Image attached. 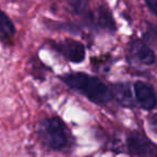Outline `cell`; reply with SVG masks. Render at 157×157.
<instances>
[{
    "label": "cell",
    "instance_id": "6",
    "mask_svg": "<svg viewBox=\"0 0 157 157\" xmlns=\"http://www.w3.org/2000/svg\"><path fill=\"white\" fill-rule=\"evenodd\" d=\"M128 56L131 61L144 66L153 65L156 60L154 51L140 39H133L130 41L128 45Z\"/></svg>",
    "mask_w": 157,
    "mask_h": 157
},
{
    "label": "cell",
    "instance_id": "3",
    "mask_svg": "<svg viewBox=\"0 0 157 157\" xmlns=\"http://www.w3.org/2000/svg\"><path fill=\"white\" fill-rule=\"evenodd\" d=\"M37 137L45 148L63 151L69 145L67 127L58 116H50L41 120L37 125Z\"/></svg>",
    "mask_w": 157,
    "mask_h": 157
},
{
    "label": "cell",
    "instance_id": "1",
    "mask_svg": "<svg viewBox=\"0 0 157 157\" xmlns=\"http://www.w3.org/2000/svg\"><path fill=\"white\" fill-rule=\"evenodd\" d=\"M59 78L70 90L78 93L95 105H105L113 100L111 88L97 76L85 72H73L63 74Z\"/></svg>",
    "mask_w": 157,
    "mask_h": 157
},
{
    "label": "cell",
    "instance_id": "5",
    "mask_svg": "<svg viewBox=\"0 0 157 157\" xmlns=\"http://www.w3.org/2000/svg\"><path fill=\"white\" fill-rule=\"evenodd\" d=\"M126 144L128 153L132 156H157V144L141 132H131L127 137Z\"/></svg>",
    "mask_w": 157,
    "mask_h": 157
},
{
    "label": "cell",
    "instance_id": "10",
    "mask_svg": "<svg viewBox=\"0 0 157 157\" xmlns=\"http://www.w3.org/2000/svg\"><path fill=\"white\" fill-rule=\"evenodd\" d=\"M146 7L157 17V0H145Z\"/></svg>",
    "mask_w": 157,
    "mask_h": 157
},
{
    "label": "cell",
    "instance_id": "11",
    "mask_svg": "<svg viewBox=\"0 0 157 157\" xmlns=\"http://www.w3.org/2000/svg\"><path fill=\"white\" fill-rule=\"evenodd\" d=\"M148 124L150 127L155 133H157V113L153 114L148 117Z\"/></svg>",
    "mask_w": 157,
    "mask_h": 157
},
{
    "label": "cell",
    "instance_id": "8",
    "mask_svg": "<svg viewBox=\"0 0 157 157\" xmlns=\"http://www.w3.org/2000/svg\"><path fill=\"white\" fill-rule=\"evenodd\" d=\"M111 90L113 94V99H115L121 105L126 108H132L135 105V100L129 83H115L112 85Z\"/></svg>",
    "mask_w": 157,
    "mask_h": 157
},
{
    "label": "cell",
    "instance_id": "2",
    "mask_svg": "<svg viewBox=\"0 0 157 157\" xmlns=\"http://www.w3.org/2000/svg\"><path fill=\"white\" fill-rule=\"evenodd\" d=\"M72 11L81 18L85 25L98 31L113 33L116 31V24L111 10L107 5L92 8L90 0H68Z\"/></svg>",
    "mask_w": 157,
    "mask_h": 157
},
{
    "label": "cell",
    "instance_id": "4",
    "mask_svg": "<svg viewBox=\"0 0 157 157\" xmlns=\"http://www.w3.org/2000/svg\"><path fill=\"white\" fill-rule=\"evenodd\" d=\"M50 48L70 63H81L85 59L86 50L84 44L71 38H66L61 41H51Z\"/></svg>",
    "mask_w": 157,
    "mask_h": 157
},
{
    "label": "cell",
    "instance_id": "7",
    "mask_svg": "<svg viewBox=\"0 0 157 157\" xmlns=\"http://www.w3.org/2000/svg\"><path fill=\"white\" fill-rule=\"evenodd\" d=\"M133 90L136 99L142 109L151 111L156 108L157 95L152 85L143 81H137L133 85Z\"/></svg>",
    "mask_w": 157,
    "mask_h": 157
},
{
    "label": "cell",
    "instance_id": "9",
    "mask_svg": "<svg viewBox=\"0 0 157 157\" xmlns=\"http://www.w3.org/2000/svg\"><path fill=\"white\" fill-rule=\"evenodd\" d=\"M15 35V27L11 18L0 10V40L10 41Z\"/></svg>",
    "mask_w": 157,
    "mask_h": 157
}]
</instances>
